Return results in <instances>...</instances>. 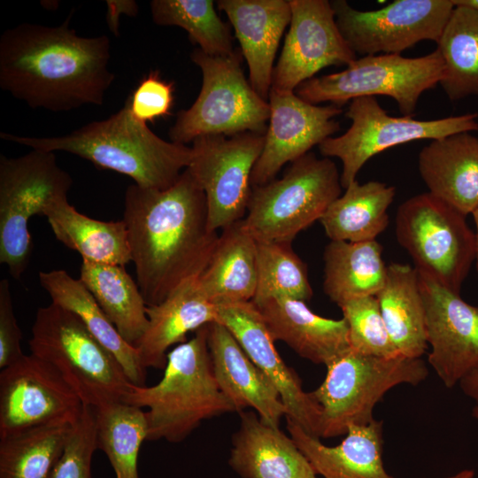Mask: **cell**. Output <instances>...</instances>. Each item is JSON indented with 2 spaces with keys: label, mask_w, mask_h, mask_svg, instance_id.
Here are the masks:
<instances>
[{
  "label": "cell",
  "mask_w": 478,
  "mask_h": 478,
  "mask_svg": "<svg viewBox=\"0 0 478 478\" xmlns=\"http://www.w3.org/2000/svg\"><path fill=\"white\" fill-rule=\"evenodd\" d=\"M58 241L75 251L82 260L125 266L131 261L123 220L104 221L79 212L67 197L50 204L43 214Z\"/></svg>",
  "instance_id": "cell-30"
},
{
  "label": "cell",
  "mask_w": 478,
  "mask_h": 478,
  "mask_svg": "<svg viewBox=\"0 0 478 478\" xmlns=\"http://www.w3.org/2000/svg\"><path fill=\"white\" fill-rule=\"evenodd\" d=\"M148 328L135 346L142 366L164 369L168 349L185 343L187 334L219 321L218 307L203 293L198 277L189 279L163 302L146 308Z\"/></svg>",
  "instance_id": "cell-24"
},
{
  "label": "cell",
  "mask_w": 478,
  "mask_h": 478,
  "mask_svg": "<svg viewBox=\"0 0 478 478\" xmlns=\"http://www.w3.org/2000/svg\"><path fill=\"white\" fill-rule=\"evenodd\" d=\"M323 260V290L338 306L354 298L376 296L385 283L387 266L376 240L330 241Z\"/></svg>",
  "instance_id": "cell-31"
},
{
  "label": "cell",
  "mask_w": 478,
  "mask_h": 478,
  "mask_svg": "<svg viewBox=\"0 0 478 478\" xmlns=\"http://www.w3.org/2000/svg\"><path fill=\"white\" fill-rule=\"evenodd\" d=\"M249 68V81L268 101L274 62L281 38L291 19L289 0H219Z\"/></svg>",
  "instance_id": "cell-20"
},
{
  "label": "cell",
  "mask_w": 478,
  "mask_h": 478,
  "mask_svg": "<svg viewBox=\"0 0 478 478\" xmlns=\"http://www.w3.org/2000/svg\"><path fill=\"white\" fill-rule=\"evenodd\" d=\"M73 425L41 426L0 438V478H50Z\"/></svg>",
  "instance_id": "cell-35"
},
{
  "label": "cell",
  "mask_w": 478,
  "mask_h": 478,
  "mask_svg": "<svg viewBox=\"0 0 478 478\" xmlns=\"http://www.w3.org/2000/svg\"><path fill=\"white\" fill-rule=\"evenodd\" d=\"M84 405L53 366L25 354L0 373V438L41 426L73 424Z\"/></svg>",
  "instance_id": "cell-15"
},
{
  "label": "cell",
  "mask_w": 478,
  "mask_h": 478,
  "mask_svg": "<svg viewBox=\"0 0 478 478\" xmlns=\"http://www.w3.org/2000/svg\"><path fill=\"white\" fill-rule=\"evenodd\" d=\"M257 306L274 341L315 364L327 366L351 348L343 318H324L305 301L286 297H271Z\"/></svg>",
  "instance_id": "cell-22"
},
{
  "label": "cell",
  "mask_w": 478,
  "mask_h": 478,
  "mask_svg": "<svg viewBox=\"0 0 478 478\" xmlns=\"http://www.w3.org/2000/svg\"><path fill=\"white\" fill-rule=\"evenodd\" d=\"M72 184L55 152L32 149L17 158L0 156V263L14 279L21 277L32 255L30 218L67 197Z\"/></svg>",
  "instance_id": "cell-10"
},
{
  "label": "cell",
  "mask_w": 478,
  "mask_h": 478,
  "mask_svg": "<svg viewBox=\"0 0 478 478\" xmlns=\"http://www.w3.org/2000/svg\"><path fill=\"white\" fill-rule=\"evenodd\" d=\"M443 68L438 50L419 58L369 55L356 58L341 72L304 81L295 93L312 104L328 102L340 107L357 97L387 96L396 101L403 116H412L421 94L440 83Z\"/></svg>",
  "instance_id": "cell-11"
},
{
  "label": "cell",
  "mask_w": 478,
  "mask_h": 478,
  "mask_svg": "<svg viewBox=\"0 0 478 478\" xmlns=\"http://www.w3.org/2000/svg\"><path fill=\"white\" fill-rule=\"evenodd\" d=\"M326 367L324 381L311 392L321 408L320 438L371 423L374 406L389 390L400 384L416 386L428 375L421 358L368 356L351 348Z\"/></svg>",
  "instance_id": "cell-6"
},
{
  "label": "cell",
  "mask_w": 478,
  "mask_h": 478,
  "mask_svg": "<svg viewBox=\"0 0 478 478\" xmlns=\"http://www.w3.org/2000/svg\"><path fill=\"white\" fill-rule=\"evenodd\" d=\"M95 409L97 449L107 456L115 478H139V451L148 436L144 410L122 402Z\"/></svg>",
  "instance_id": "cell-36"
},
{
  "label": "cell",
  "mask_w": 478,
  "mask_h": 478,
  "mask_svg": "<svg viewBox=\"0 0 478 478\" xmlns=\"http://www.w3.org/2000/svg\"><path fill=\"white\" fill-rule=\"evenodd\" d=\"M125 223L136 283L147 306L163 302L207 266L219 239L204 192L187 167L166 189L129 185Z\"/></svg>",
  "instance_id": "cell-1"
},
{
  "label": "cell",
  "mask_w": 478,
  "mask_h": 478,
  "mask_svg": "<svg viewBox=\"0 0 478 478\" xmlns=\"http://www.w3.org/2000/svg\"><path fill=\"white\" fill-rule=\"evenodd\" d=\"M239 413L228 462L242 478H317L290 436L263 422L256 412Z\"/></svg>",
  "instance_id": "cell-23"
},
{
  "label": "cell",
  "mask_w": 478,
  "mask_h": 478,
  "mask_svg": "<svg viewBox=\"0 0 478 478\" xmlns=\"http://www.w3.org/2000/svg\"><path fill=\"white\" fill-rule=\"evenodd\" d=\"M96 449V409L84 405L50 478H92L91 462Z\"/></svg>",
  "instance_id": "cell-40"
},
{
  "label": "cell",
  "mask_w": 478,
  "mask_h": 478,
  "mask_svg": "<svg viewBox=\"0 0 478 478\" xmlns=\"http://www.w3.org/2000/svg\"><path fill=\"white\" fill-rule=\"evenodd\" d=\"M22 23L0 37V87L31 108L67 112L102 105L115 75L108 36L83 37L69 26Z\"/></svg>",
  "instance_id": "cell-2"
},
{
  "label": "cell",
  "mask_w": 478,
  "mask_h": 478,
  "mask_svg": "<svg viewBox=\"0 0 478 478\" xmlns=\"http://www.w3.org/2000/svg\"><path fill=\"white\" fill-rule=\"evenodd\" d=\"M150 7L155 24L183 28L208 55L226 56L235 50L230 27L218 16L212 0H153Z\"/></svg>",
  "instance_id": "cell-37"
},
{
  "label": "cell",
  "mask_w": 478,
  "mask_h": 478,
  "mask_svg": "<svg viewBox=\"0 0 478 478\" xmlns=\"http://www.w3.org/2000/svg\"><path fill=\"white\" fill-rule=\"evenodd\" d=\"M286 420L290 437L323 478H394L383 465L382 421L351 426L339 444L328 446L289 417Z\"/></svg>",
  "instance_id": "cell-26"
},
{
  "label": "cell",
  "mask_w": 478,
  "mask_h": 478,
  "mask_svg": "<svg viewBox=\"0 0 478 478\" xmlns=\"http://www.w3.org/2000/svg\"><path fill=\"white\" fill-rule=\"evenodd\" d=\"M207 325L167 353L161 380L152 386L131 384L121 402L146 408L148 441L184 440L202 421L237 412L220 389L208 348Z\"/></svg>",
  "instance_id": "cell-4"
},
{
  "label": "cell",
  "mask_w": 478,
  "mask_h": 478,
  "mask_svg": "<svg viewBox=\"0 0 478 478\" xmlns=\"http://www.w3.org/2000/svg\"><path fill=\"white\" fill-rule=\"evenodd\" d=\"M270 118L262 152L251 174V186L275 179L281 168L320 145L340 129L335 117L343 112L335 104L320 106L301 99L295 91L271 88Z\"/></svg>",
  "instance_id": "cell-18"
},
{
  "label": "cell",
  "mask_w": 478,
  "mask_h": 478,
  "mask_svg": "<svg viewBox=\"0 0 478 478\" xmlns=\"http://www.w3.org/2000/svg\"><path fill=\"white\" fill-rule=\"evenodd\" d=\"M174 100V83L151 70L138 83L126 101L138 120L147 123L169 116Z\"/></svg>",
  "instance_id": "cell-41"
},
{
  "label": "cell",
  "mask_w": 478,
  "mask_h": 478,
  "mask_svg": "<svg viewBox=\"0 0 478 478\" xmlns=\"http://www.w3.org/2000/svg\"><path fill=\"white\" fill-rule=\"evenodd\" d=\"M190 58L201 70L202 87L193 104L177 113L170 140L186 144L203 135H265L270 105L244 76L241 50L212 56L196 48Z\"/></svg>",
  "instance_id": "cell-8"
},
{
  "label": "cell",
  "mask_w": 478,
  "mask_h": 478,
  "mask_svg": "<svg viewBox=\"0 0 478 478\" xmlns=\"http://www.w3.org/2000/svg\"><path fill=\"white\" fill-rule=\"evenodd\" d=\"M426 315L428 361L451 389L478 370V306L418 273Z\"/></svg>",
  "instance_id": "cell-17"
},
{
  "label": "cell",
  "mask_w": 478,
  "mask_h": 478,
  "mask_svg": "<svg viewBox=\"0 0 478 478\" xmlns=\"http://www.w3.org/2000/svg\"><path fill=\"white\" fill-rule=\"evenodd\" d=\"M39 281L51 298V303L75 314L92 335L116 358L133 385L146 386L147 372L140 362L136 349L121 337L80 279L58 269L40 272Z\"/></svg>",
  "instance_id": "cell-28"
},
{
  "label": "cell",
  "mask_w": 478,
  "mask_h": 478,
  "mask_svg": "<svg viewBox=\"0 0 478 478\" xmlns=\"http://www.w3.org/2000/svg\"><path fill=\"white\" fill-rule=\"evenodd\" d=\"M207 327L213 372L222 392L238 412L252 408L263 422L279 428L286 409L276 388L224 325L215 321Z\"/></svg>",
  "instance_id": "cell-21"
},
{
  "label": "cell",
  "mask_w": 478,
  "mask_h": 478,
  "mask_svg": "<svg viewBox=\"0 0 478 478\" xmlns=\"http://www.w3.org/2000/svg\"><path fill=\"white\" fill-rule=\"evenodd\" d=\"M1 139L46 151H66L96 166L130 177L146 189H166L189 166L192 149L157 135L132 114L127 103L105 120L51 137L1 132Z\"/></svg>",
  "instance_id": "cell-3"
},
{
  "label": "cell",
  "mask_w": 478,
  "mask_h": 478,
  "mask_svg": "<svg viewBox=\"0 0 478 478\" xmlns=\"http://www.w3.org/2000/svg\"><path fill=\"white\" fill-rule=\"evenodd\" d=\"M21 330L14 314L8 280L0 281V367L12 365L25 354L20 346Z\"/></svg>",
  "instance_id": "cell-42"
},
{
  "label": "cell",
  "mask_w": 478,
  "mask_h": 478,
  "mask_svg": "<svg viewBox=\"0 0 478 478\" xmlns=\"http://www.w3.org/2000/svg\"><path fill=\"white\" fill-rule=\"evenodd\" d=\"M336 25L357 55L397 54L421 41L438 42L454 9L451 0H396L359 11L345 0L330 1Z\"/></svg>",
  "instance_id": "cell-14"
},
{
  "label": "cell",
  "mask_w": 478,
  "mask_h": 478,
  "mask_svg": "<svg viewBox=\"0 0 478 478\" xmlns=\"http://www.w3.org/2000/svg\"><path fill=\"white\" fill-rule=\"evenodd\" d=\"M474 471L473 469H463L457 474L447 476L444 478H474Z\"/></svg>",
  "instance_id": "cell-47"
},
{
  "label": "cell",
  "mask_w": 478,
  "mask_h": 478,
  "mask_svg": "<svg viewBox=\"0 0 478 478\" xmlns=\"http://www.w3.org/2000/svg\"><path fill=\"white\" fill-rule=\"evenodd\" d=\"M393 186L356 180L328 208L320 221L330 241H373L389 224L388 209L394 200Z\"/></svg>",
  "instance_id": "cell-32"
},
{
  "label": "cell",
  "mask_w": 478,
  "mask_h": 478,
  "mask_svg": "<svg viewBox=\"0 0 478 478\" xmlns=\"http://www.w3.org/2000/svg\"><path fill=\"white\" fill-rule=\"evenodd\" d=\"M345 116L351 121L347 131L328 137L319 145L323 157L341 160L343 189L356 181L358 173L372 157L387 149L412 141L435 140L478 130L477 113L432 120H414L412 116L394 117L387 113L375 96L351 100Z\"/></svg>",
  "instance_id": "cell-12"
},
{
  "label": "cell",
  "mask_w": 478,
  "mask_h": 478,
  "mask_svg": "<svg viewBox=\"0 0 478 478\" xmlns=\"http://www.w3.org/2000/svg\"><path fill=\"white\" fill-rule=\"evenodd\" d=\"M395 234L418 273L460 294L474 261V233L466 216L429 192L397 208Z\"/></svg>",
  "instance_id": "cell-9"
},
{
  "label": "cell",
  "mask_w": 478,
  "mask_h": 478,
  "mask_svg": "<svg viewBox=\"0 0 478 478\" xmlns=\"http://www.w3.org/2000/svg\"><path fill=\"white\" fill-rule=\"evenodd\" d=\"M257 241L243 220L221 230L199 286L215 305L252 301L257 289Z\"/></svg>",
  "instance_id": "cell-27"
},
{
  "label": "cell",
  "mask_w": 478,
  "mask_h": 478,
  "mask_svg": "<svg viewBox=\"0 0 478 478\" xmlns=\"http://www.w3.org/2000/svg\"><path fill=\"white\" fill-rule=\"evenodd\" d=\"M80 280L121 337L135 348L148 328L147 305L125 267L82 260Z\"/></svg>",
  "instance_id": "cell-33"
},
{
  "label": "cell",
  "mask_w": 478,
  "mask_h": 478,
  "mask_svg": "<svg viewBox=\"0 0 478 478\" xmlns=\"http://www.w3.org/2000/svg\"><path fill=\"white\" fill-rule=\"evenodd\" d=\"M376 297L398 352L407 358H420L428 344L425 308L415 267L400 263L387 266L385 283Z\"/></svg>",
  "instance_id": "cell-29"
},
{
  "label": "cell",
  "mask_w": 478,
  "mask_h": 478,
  "mask_svg": "<svg viewBox=\"0 0 478 478\" xmlns=\"http://www.w3.org/2000/svg\"><path fill=\"white\" fill-rule=\"evenodd\" d=\"M459 385L463 393L473 401L472 416L478 421V370L462 379Z\"/></svg>",
  "instance_id": "cell-44"
},
{
  "label": "cell",
  "mask_w": 478,
  "mask_h": 478,
  "mask_svg": "<svg viewBox=\"0 0 478 478\" xmlns=\"http://www.w3.org/2000/svg\"><path fill=\"white\" fill-rule=\"evenodd\" d=\"M339 307L348 326L351 350L383 358L400 354L389 335L376 296L354 298Z\"/></svg>",
  "instance_id": "cell-39"
},
{
  "label": "cell",
  "mask_w": 478,
  "mask_h": 478,
  "mask_svg": "<svg viewBox=\"0 0 478 478\" xmlns=\"http://www.w3.org/2000/svg\"><path fill=\"white\" fill-rule=\"evenodd\" d=\"M31 333V353L53 366L85 405L121 402L129 390L121 365L70 311L53 303L38 308Z\"/></svg>",
  "instance_id": "cell-5"
},
{
  "label": "cell",
  "mask_w": 478,
  "mask_h": 478,
  "mask_svg": "<svg viewBox=\"0 0 478 478\" xmlns=\"http://www.w3.org/2000/svg\"><path fill=\"white\" fill-rule=\"evenodd\" d=\"M257 267L255 305L275 297L305 302L312 297L307 266L294 252L291 243L257 241Z\"/></svg>",
  "instance_id": "cell-38"
},
{
  "label": "cell",
  "mask_w": 478,
  "mask_h": 478,
  "mask_svg": "<svg viewBox=\"0 0 478 478\" xmlns=\"http://www.w3.org/2000/svg\"><path fill=\"white\" fill-rule=\"evenodd\" d=\"M106 21L108 27L115 36H119L120 15L135 16L138 12V5L136 2L133 0H108L106 1Z\"/></svg>",
  "instance_id": "cell-43"
},
{
  "label": "cell",
  "mask_w": 478,
  "mask_h": 478,
  "mask_svg": "<svg viewBox=\"0 0 478 478\" xmlns=\"http://www.w3.org/2000/svg\"><path fill=\"white\" fill-rule=\"evenodd\" d=\"M192 143L188 168L204 192L209 227L217 232L245 217L252 170L262 152L265 135H203Z\"/></svg>",
  "instance_id": "cell-13"
},
{
  "label": "cell",
  "mask_w": 478,
  "mask_h": 478,
  "mask_svg": "<svg viewBox=\"0 0 478 478\" xmlns=\"http://www.w3.org/2000/svg\"><path fill=\"white\" fill-rule=\"evenodd\" d=\"M291 19L281 56L274 66L273 89L295 91L329 66L357 58L336 25L328 0H289Z\"/></svg>",
  "instance_id": "cell-16"
},
{
  "label": "cell",
  "mask_w": 478,
  "mask_h": 478,
  "mask_svg": "<svg viewBox=\"0 0 478 478\" xmlns=\"http://www.w3.org/2000/svg\"><path fill=\"white\" fill-rule=\"evenodd\" d=\"M436 44L444 65L439 84L447 96H478V12L454 6Z\"/></svg>",
  "instance_id": "cell-34"
},
{
  "label": "cell",
  "mask_w": 478,
  "mask_h": 478,
  "mask_svg": "<svg viewBox=\"0 0 478 478\" xmlns=\"http://www.w3.org/2000/svg\"><path fill=\"white\" fill-rule=\"evenodd\" d=\"M418 169L428 192L465 216L478 206V137L466 132L431 140Z\"/></svg>",
  "instance_id": "cell-25"
},
{
  "label": "cell",
  "mask_w": 478,
  "mask_h": 478,
  "mask_svg": "<svg viewBox=\"0 0 478 478\" xmlns=\"http://www.w3.org/2000/svg\"><path fill=\"white\" fill-rule=\"evenodd\" d=\"M472 215L474 217V220L475 223L476 231L474 233V240H475V268L478 275V206L472 212Z\"/></svg>",
  "instance_id": "cell-45"
},
{
  "label": "cell",
  "mask_w": 478,
  "mask_h": 478,
  "mask_svg": "<svg viewBox=\"0 0 478 478\" xmlns=\"http://www.w3.org/2000/svg\"><path fill=\"white\" fill-rule=\"evenodd\" d=\"M454 6H461L478 12V0H451Z\"/></svg>",
  "instance_id": "cell-46"
},
{
  "label": "cell",
  "mask_w": 478,
  "mask_h": 478,
  "mask_svg": "<svg viewBox=\"0 0 478 478\" xmlns=\"http://www.w3.org/2000/svg\"><path fill=\"white\" fill-rule=\"evenodd\" d=\"M219 322L234 335L251 360L278 390L286 416L306 433L320 438L321 408L305 392L296 373L279 355L265 320L252 302L218 305Z\"/></svg>",
  "instance_id": "cell-19"
},
{
  "label": "cell",
  "mask_w": 478,
  "mask_h": 478,
  "mask_svg": "<svg viewBox=\"0 0 478 478\" xmlns=\"http://www.w3.org/2000/svg\"><path fill=\"white\" fill-rule=\"evenodd\" d=\"M342 188L335 163L308 152L281 178L251 188L243 225L256 241L291 243L320 220Z\"/></svg>",
  "instance_id": "cell-7"
}]
</instances>
